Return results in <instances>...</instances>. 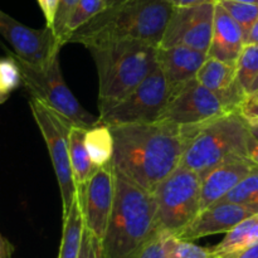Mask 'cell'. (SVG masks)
<instances>
[{
	"mask_svg": "<svg viewBox=\"0 0 258 258\" xmlns=\"http://www.w3.org/2000/svg\"><path fill=\"white\" fill-rule=\"evenodd\" d=\"M113 168L153 193L179 165L189 141L185 126L159 120L110 126Z\"/></svg>",
	"mask_w": 258,
	"mask_h": 258,
	"instance_id": "obj_1",
	"label": "cell"
},
{
	"mask_svg": "<svg viewBox=\"0 0 258 258\" xmlns=\"http://www.w3.org/2000/svg\"><path fill=\"white\" fill-rule=\"evenodd\" d=\"M174 9L169 0H122L78 28L68 43L87 48L108 40L136 39L159 48Z\"/></svg>",
	"mask_w": 258,
	"mask_h": 258,
	"instance_id": "obj_2",
	"label": "cell"
},
{
	"mask_svg": "<svg viewBox=\"0 0 258 258\" xmlns=\"http://www.w3.org/2000/svg\"><path fill=\"white\" fill-rule=\"evenodd\" d=\"M158 233L154 194L115 169V199L102 239L103 258H134Z\"/></svg>",
	"mask_w": 258,
	"mask_h": 258,
	"instance_id": "obj_3",
	"label": "cell"
},
{
	"mask_svg": "<svg viewBox=\"0 0 258 258\" xmlns=\"http://www.w3.org/2000/svg\"><path fill=\"white\" fill-rule=\"evenodd\" d=\"M98 75V107L127 97L158 68V47L136 39L108 40L87 47Z\"/></svg>",
	"mask_w": 258,
	"mask_h": 258,
	"instance_id": "obj_4",
	"label": "cell"
},
{
	"mask_svg": "<svg viewBox=\"0 0 258 258\" xmlns=\"http://www.w3.org/2000/svg\"><path fill=\"white\" fill-rule=\"evenodd\" d=\"M185 127L188 128L189 141L180 165L197 171L199 176L229 159L247 156L251 126L238 111Z\"/></svg>",
	"mask_w": 258,
	"mask_h": 258,
	"instance_id": "obj_5",
	"label": "cell"
},
{
	"mask_svg": "<svg viewBox=\"0 0 258 258\" xmlns=\"http://www.w3.org/2000/svg\"><path fill=\"white\" fill-rule=\"evenodd\" d=\"M8 54L19 67L23 85L32 97L43 101L45 105L67 117L75 126L90 128L100 122L98 117L81 106L66 85L60 71L59 55L53 58L44 67H38L25 62L10 50H8Z\"/></svg>",
	"mask_w": 258,
	"mask_h": 258,
	"instance_id": "obj_6",
	"label": "cell"
},
{
	"mask_svg": "<svg viewBox=\"0 0 258 258\" xmlns=\"http://www.w3.org/2000/svg\"><path fill=\"white\" fill-rule=\"evenodd\" d=\"M156 226L163 233L178 234L201 212V176L179 165L153 191Z\"/></svg>",
	"mask_w": 258,
	"mask_h": 258,
	"instance_id": "obj_7",
	"label": "cell"
},
{
	"mask_svg": "<svg viewBox=\"0 0 258 258\" xmlns=\"http://www.w3.org/2000/svg\"><path fill=\"white\" fill-rule=\"evenodd\" d=\"M29 106L49 151L62 197L64 218L70 213L71 207L76 202L78 194V186L73 175L70 156V133L75 125L67 117L38 98H30Z\"/></svg>",
	"mask_w": 258,
	"mask_h": 258,
	"instance_id": "obj_8",
	"label": "cell"
},
{
	"mask_svg": "<svg viewBox=\"0 0 258 258\" xmlns=\"http://www.w3.org/2000/svg\"><path fill=\"white\" fill-rule=\"evenodd\" d=\"M170 91L168 80L158 66L127 97L100 111L98 120L107 126L155 122L165 111Z\"/></svg>",
	"mask_w": 258,
	"mask_h": 258,
	"instance_id": "obj_9",
	"label": "cell"
},
{
	"mask_svg": "<svg viewBox=\"0 0 258 258\" xmlns=\"http://www.w3.org/2000/svg\"><path fill=\"white\" fill-rule=\"evenodd\" d=\"M222 101L197 78L171 88L168 105L160 120L180 126H194L228 113Z\"/></svg>",
	"mask_w": 258,
	"mask_h": 258,
	"instance_id": "obj_10",
	"label": "cell"
},
{
	"mask_svg": "<svg viewBox=\"0 0 258 258\" xmlns=\"http://www.w3.org/2000/svg\"><path fill=\"white\" fill-rule=\"evenodd\" d=\"M217 2L189 8H175L159 48L188 47L208 54Z\"/></svg>",
	"mask_w": 258,
	"mask_h": 258,
	"instance_id": "obj_11",
	"label": "cell"
},
{
	"mask_svg": "<svg viewBox=\"0 0 258 258\" xmlns=\"http://www.w3.org/2000/svg\"><path fill=\"white\" fill-rule=\"evenodd\" d=\"M0 38L9 44L10 52L38 67L47 66L53 58L59 55L62 48L52 28H29L3 10H0Z\"/></svg>",
	"mask_w": 258,
	"mask_h": 258,
	"instance_id": "obj_12",
	"label": "cell"
},
{
	"mask_svg": "<svg viewBox=\"0 0 258 258\" xmlns=\"http://www.w3.org/2000/svg\"><path fill=\"white\" fill-rule=\"evenodd\" d=\"M78 202L86 228L102 241L115 199V169L112 161L100 166L87 183L78 186Z\"/></svg>",
	"mask_w": 258,
	"mask_h": 258,
	"instance_id": "obj_13",
	"label": "cell"
},
{
	"mask_svg": "<svg viewBox=\"0 0 258 258\" xmlns=\"http://www.w3.org/2000/svg\"><path fill=\"white\" fill-rule=\"evenodd\" d=\"M253 214L256 213L242 204L227 201L217 202L199 212L196 218L175 236L194 241L207 236L227 233Z\"/></svg>",
	"mask_w": 258,
	"mask_h": 258,
	"instance_id": "obj_14",
	"label": "cell"
},
{
	"mask_svg": "<svg viewBox=\"0 0 258 258\" xmlns=\"http://www.w3.org/2000/svg\"><path fill=\"white\" fill-rule=\"evenodd\" d=\"M258 168L247 156H236L201 176V211L221 202L247 175Z\"/></svg>",
	"mask_w": 258,
	"mask_h": 258,
	"instance_id": "obj_15",
	"label": "cell"
},
{
	"mask_svg": "<svg viewBox=\"0 0 258 258\" xmlns=\"http://www.w3.org/2000/svg\"><path fill=\"white\" fill-rule=\"evenodd\" d=\"M196 78L222 101L229 112L238 111L246 101L247 93L237 82L236 64L208 57Z\"/></svg>",
	"mask_w": 258,
	"mask_h": 258,
	"instance_id": "obj_16",
	"label": "cell"
},
{
	"mask_svg": "<svg viewBox=\"0 0 258 258\" xmlns=\"http://www.w3.org/2000/svg\"><path fill=\"white\" fill-rule=\"evenodd\" d=\"M243 47V30L238 23L228 14V12L217 2L214 9L213 34H212L208 57L237 64Z\"/></svg>",
	"mask_w": 258,
	"mask_h": 258,
	"instance_id": "obj_17",
	"label": "cell"
},
{
	"mask_svg": "<svg viewBox=\"0 0 258 258\" xmlns=\"http://www.w3.org/2000/svg\"><path fill=\"white\" fill-rule=\"evenodd\" d=\"M208 54L188 47L158 48V62L170 88L196 78Z\"/></svg>",
	"mask_w": 258,
	"mask_h": 258,
	"instance_id": "obj_18",
	"label": "cell"
},
{
	"mask_svg": "<svg viewBox=\"0 0 258 258\" xmlns=\"http://www.w3.org/2000/svg\"><path fill=\"white\" fill-rule=\"evenodd\" d=\"M258 243V213L248 217L227 232L226 237L217 246L211 247L212 257L238 258L249 247Z\"/></svg>",
	"mask_w": 258,
	"mask_h": 258,
	"instance_id": "obj_19",
	"label": "cell"
},
{
	"mask_svg": "<svg viewBox=\"0 0 258 258\" xmlns=\"http://www.w3.org/2000/svg\"><path fill=\"white\" fill-rule=\"evenodd\" d=\"M87 128L73 126L70 133V156L77 186L83 185L96 173L98 166L91 159L86 146Z\"/></svg>",
	"mask_w": 258,
	"mask_h": 258,
	"instance_id": "obj_20",
	"label": "cell"
},
{
	"mask_svg": "<svg viewBox=\"0 0 258 258\" xmlns=\"http://www.w3.org/2000/svg\"><path fill=\"white\" fill-rule=\"evenodd\" d=\"M85 218L78 198L63 218V233L58 258H78L82 246Z\"/></svg>",
	"mask_w": 258,
	"mask_h": 258,
	"instance_id": "obj_21",
	"label": "cell"
},
{
	"mask_svg": "<svg viewBox=\"0 0 258 258\" xmlns=\"http://www.w3.org/2000/svg\"><path fill=\"white\" fill-rule=\"evenodd\" d=\"M86 146L91 159L98 168L112 161L113 136L110 126L98 122L92 127L87 128Z\"/></svg>",
	"mask_w": 258,
	"mask_h": 258,
	"instance_id": "obj_22",
	"label": "cell"
},
{
	"mask_svg": "<svg viewBox=\"0 0 258 258\" xmlns=\"http://www.w3.org/2000/svg\"><path fill=\"white\" fill-rule=\"evenodd\" d=\"M163 249L165 258H211V248L194 244L188 239L171 233H164Z\"/></svg>",
	"mask_w": 258,
	"mask_h": 258,
	"instance_id": "obj_23",
	"label": "cell"
},
{
	"mask_svg": "<svg viewBox=\"0 0 258 258\" xmlns=\"http://www.w3.org/2000/svg\"><path fill=\"white\" fill-rule=\"evenodd\" d=\"M222 201L242 204L253 213H258V168L232 189Z\"/></svg>",
	"mask_w": 258,
	"mask_h": 258,
	"instance_id": "obj_24",
	"label": "cell"
},
{
	"mask_svg": "<svg viewBox=\"0 0 258 258\" xmlns=\"http://www.w3.org/2000/svg\"><path fill=\"white\" fill-rule=\"evenodd\" d=\"M237 82L248 96V91L258 76V43L244 44L237 60Z\"/></svg>",
	"mask_w": 258,
	"mask_h": 258,
	"instance_id": "obj_25",
	"label": "cell"
},
{
	"mask_svg": "<svg viewBox=\"0 0 258 258\" xmlns=\"http://www.w3.org/2000/svg\"><path fill=\"white\" fill-rule=\"evenodd\" d=\"M218 3L242 28L244 34V44H246L247 35L258 18V5L246 4V3L234 2V0H218Z\"/></svg>",
	"mask_w": 258,
	"mask_h": 258,
	"instance_id": "obj_26",
	"label": "cell"
},
{
	"mask_svg": "<svg viewBox=\"0 0 258 258\" xmlns=\"http://www.w3.org/2000/svg\"><path fill=\"white\" fill-rule=\"evenodd\" d=\"M105 9H107L105 0H78L75 12L70 19V24H68L70 38L73 32L90 22L93 17L100 14Z\"/></svg>",
	"mask_w": 258,
	"mask_h": 258,
	"instance_id": "obj_27",
	"label": "cell"
},
{
	"mask_svg": "<svg viewBox=\"0 0 258 258\" xmlns=\"http://www.w3.org/2000/svg\"><path fill=\"white\" fill-rule=\"evenodd\" d=\"M78 0H59L57 7V12L54 15V22H53L52 30L57 38L60 47L67 44L70 40V33H68V24L72 17L75 8L77 5Z\"/></svg>",
	"mask_w": 258,
	"mask_h": 258,
	"instance_id": "obj_28",
	"label": "cell"
},
{
	"mask_svg": "<svg viewBox=\"0 0 258 258\" xmlns=\"http://www.w3.org/2000/svg\"><path fill=\"white\" fill-rule=\"evenodd\" d=\"M22 82V73L12 57L0 59V91L10 95Z\"/></svg>",
	"mask_w": 258,
	"mask_h": 258,
	"instance_id": "obj_29",
	"label": "cell"
},
{
	"mask_svg": "<svg viewBox=\"0 0 258 258\" xmlns=\"http://www.w3.org/2000/svg\"><path fill=\"white\" fill-rule=\"evenodd\" d=\"M78 258H103L102 241L98 239L90 229L86 228V226Z\"/></svg>",
	"mask_w": 258,
	"mask_h": 258,
	"instance_id": "obj_30",
	"label": "cell"
},
{
	"mask_svg": "<svg viewBox=\"0 0 258 258\" xmlns=\"http://www.w3.org/2000/svg\"><path fill=\"white\" fill-rule=\"evenodd\" d=\"M163 232L154 236L134 258H165L163 249Z\"/></svg>",
	"mask_w": 258,
	"mask_h": 258,
	"instance_id": "obj_31",
	"label": "cell"
},
{
	"mask_svg": "<svg viewBox=\"0 0 258 258\" xmlns=\"http://www.w3.org/2000/svg\"><path fill=\"white\" fill-rule=\"evenodd\" d=\"M238 112L251 127H258V101L246 100Z\"/></svg>",
	"mask_w": 258,
	"mask_h": 258,
	"instance_id": "obj_32",
	"label": "cell"
},
{
	"mask_svg": "<svg viewBox=\"0 0 258 258\" xmlns=\"http://www.w3.org/2000/svg\"><path fill=\"white\" fill-rule=\"evenodd\" d=\"M37 2L38 4H39L40 9H42L43 14H44L45 22H47V27L52 28L59 0H37Z\"/></svg>",
	"mask_w": 258,
	"mask_h": 258,
	"instance_id": "obj_33",
	"label": "cell"
},
{
	"mask_svg": "<svg viewBox=\"0 0 258 258\" xmlns=\"http://www.w3.org/2000/svg\"><path fill=\"white\" fill-rule=\"evenodd\" d=\"M247 156L258 166V139L253 135L252 130L247 140Z\"/></svg>",
	"mask_w": 258,
	"mask_h": 258,
	"instance_id": "obj_34",
	"label": "cell"
},
{
	"mask_svg": "<svg viewBox=\"0 0 258 258\" xmlns=\"http://www.w3.org/2000/svg\"><path fill=\"white\" fill-rule=\"evenodd\" d=\"M14 247L0 233V258H12Z\"/></svg>",
	"mask_w": 258,
	"mask_h": 258,
	"instance_id": "obj_35",
	"label": "cell"
},
{
	"mask_svg": "<svg viewBox=\"0 0 258 258\" xmlns=\"http://www.w3.org/2000/svg\"><path fill=\"white\" fill-rule=\"evenodd\" d=\"M169 2H170L175 8H189L204 4V3L216 2V0H169Z\"/></svg>",
	"mask_w": 258,
	"mask_h": 258,
	"instance_id": "obj_36",
	"label": "cell"
},
{
	"mask_svg": "<svg viewBox=\"0 0 258 258\" xmlns=\"http://www.w3.org/2000/svg\"><path fill=\"white\" fill-rule=\"evenodd\" d=\"M256 43H258V18L252 25L246 39V44H256Z\"/></svg>",
	"mask_w": 258,
	"mask_h": 258,
	"instance_id": "obj_37",
	"label": "cell"
},
{
	"mask_svg": "<svg viewBox=\"0 0 258 258\" xmlns=\"http://www.w3.org/2000/svg\"><path fill=\"white\" fill-rule=\"evenodd\" d=\"M238 258H258V243L242 252Z\"/></svg>",
	"mask_w": 258,
	"mask_h": 258,
	"instance_id": "obj_38",
	"label": "cell"
},
{
	"mask_svg": "<svg viewBox=\"0 0 258 258\" xmlns=\"http://www.w3.org/2000/svg\"><path fill=\"white\" fill-rule=\"evenodd\" d=\"M256 92H258V76H257L256 78H254L253 83H252L251 87H249L248 96H249V95H253V93H256ZM248 96H247V97H248Z\"/></svg>",
	"mask_w": 258,
	"mask_h": 258,
	"instance_id": "obj_39",
	"label": "cell"
},
{
	"mask_svg": "<svg viewBox=\"0 0 258 258\" xmlns=\"http://www.w3.org/2000/svg\"><path fill=\"white\" fill-rule=\"evenodd\" d=\"M120 2H122V0H105V3H106V5H107V8L112 7V5L117 4V3H120Z\"/></svg>",
	"mask_w": 258,
	"mask_h": 258,
	"instance_id": "obj_40",
	"label": "cell"
},
{
	"mask_svg": "<svg viewBox=\"0 0 258 258\" xmlns=\"http://www.w3.org/2000/svg\"><path fill=\"white\" fill-rule=\"evenodd\" d=\"M8 97H9V95H7V93H4L0 91V103H4L5 101L8 100Z\"/></svg>",
	"mask_w": 258,
	"mask_h": 258,
	"instance_id": "obj_41",
	"label": "cell"
},
{
	"mask_svg": "<svg viewBox=\"0 0 258 258\" xmlns=\"http://www.w3.org/2000/svg\"><path fill=\"white\" fill-rule=\"evenodd\" d=\"M234 2L246 3V4H256V5H258V0H234Z\"/></svg>",
	"mask_w": 258,
	"mask_h": 258,
	"instance_id": "obj_42",
	"label": "cell"
},
{
	"mask_svg": "<svg viewBox=\"0 0 258 258\" xmlns=\"http://www.w3.org/2000/svg\"><path fill=\"white\" fill-rule=\"evenodd\" d=\"M246 100H251V101H258V92L253 93V95H249Z\"/></svg>",
	"mask_w": 258,
	"mask_h": 258,
	"instance_id": "obj_43",
	"label": "cell"
},
{
	"mask_svg": "<svg viewBox=\"0 0 258 258\" xmlns=\"http://www.w3.org/2000/svg\"><path fill=\"white\" fill-rule=\"evenodd\" d=\"M251 130H252V133H253V135L258 139V127H251Z\"/></svg>",
	"mask_w": 258,
	"mask_h": 258,
	"instance_id": "obj_44",
	"label": "cell"
},
{
	"mask_svg": "<svg viewBox=\"0 0 258 258\" xmlns=\"http://www.w3.org/2000/svg\"><path fill=\"white\" fill-rule=\"evenodd\" d=\"M211 258H217V257H211Z\"/></svg>",
	"mask_w": 258,
	"mask_h": 258,
	"instance_id": "obj_45",
	"label": "cell"
},
{
	"mask_svg": "<svg viewBox=\"0 0 258 258\" xmlns=\"http://www.w3.org/2000/svg\"><path fill=\"white\" fill-rule=\"evenodd\" d=\"M216 2H218V0H216Z\"/></svg>",
	"mask_w": 258,
	"mask_h": 258,
	"instance_id": "obj_46",
	"label": "cell"
}]
</instances>
